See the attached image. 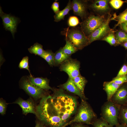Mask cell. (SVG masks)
I'll return each instance as SVG.
<instances>
[{
    "mask_svg": "<svg viewBox=\"0 0 127 127\" xmlns=\"http://www.w3.org/2000/svg\"><path fill=\"white\" fill-rule=\"evenodd\" d=\"M119 119L127 126V106L125 105L120 106Z\"/></svg>",
    "mask_w": 127,
    "mask_h": 127,
    "instance_id": "cb8c5ba5",
    "label": "cell"
},
{
    "mask_svg": "<svg viewBox=\"0 0 127 127\" xmlns=\"http://www.w3.org/2000/svg\"><path fill=\"white\" fill-rule=\"evenodd\" d=\"M29 52L31 54L38 55L40 56L44 51L42 46L38 43H36L30 48L28 49Z\"/></svg>",
    "mask_w": 127,
    "mask_h": 127,
    "instance_id": "7402d4cb",
    "label": "cell"
},
{
    "mask_svg": "<svg viewBox=\"0 0 127 127\" xmlns=\"http://www.w3.org/2000/svg\"><path fill=\"white\" fill-rule=\"evenodd\" d=\"M62 86L64 89L79 96L82 100L86 99V98L82 94L75 86L73 79L69 78L67 81Z\"/></svg>",
    "mask_w": 127,
    "mask_h": 127,
    "instance_id": "9a60e30c",
    "label": "cell"
},
{
    "mask_svg": "<svg viewBox=\"0 0 127 127\" xmlns=\"http://www.w3.org/2000/svg\"><path fill=\"white\" fill-rule=\"evenodd\" d=\"M51 7L54 12L56 13L60 11L59 2L56 0L53 3Z\"/></svg>",
    "mask_w": 127,
    "mask_h": 127,
    "instance_id": "836d02e7",
    "label": "cell"
},
{
    "mask_svg": "<svg viewBox=\"0 0 127 127\" xmlns=\"http://www.w3.org/2000/svg\"><path fill=\"white\" fill-rule=\"evenodd\" d=\"M110 0H95L88 5V7L97 15L103 16L110 14L111 9L109 5Z\"/></svg>",
    "mask_w": 127,
    "mask_h": 127,
    "instance_id": "9c48e42d",
    "label": "cell"
},
{
    "mask_svg": "<svg viewBox=\"0 0 127 127\" xmlns=\"http://www.w3.org/2000/svg\"><path fill=\"white\" fill-rule=\"evenodd\" d=\"M72 9L74 14L83 19L87 18L88 8L87 1L73 0L72 1Z\"/></svg>",
    "mask_w": 127,
    "mask_h": 127,
    "instance_id": "8fae6325",
    "label": "cell"
},
{
    "mask_svg": "<svg viewBox=\"0 0 127 127\" xmlns=\"http://www.w3.org/2000/svg\"><path fill=\"white\" fill-rule=\"evenodd\" d=\"M115 35L118 44L127 42V33L122 30L115 31Z\"/></svg>",
    "mask_w": 127,
    "mask_h": 127,
    "instance_id": "603a6c76",
    "label": "cell"
},
{
    "mask_svg": "<svg viewBox=\"0 0 127 127\" xmlns=\"http://www.w3.org/2000/svg\"><path fill=\"white\" fill-rule=\"evenodd\" d=\"M115 20L118 21L117 24L115 25L114 28L119 25L121 23L127 21V9L120 13L118 15H116Z\"/></svg>",
    "mask_w": 127,
    "mask_h": 127,
    "instance_id": "d4e9b609",
    "label": "cell"
},
{
    "mask_svg": "<svg viewBox=\"0 0 127 127\" xmlns=\"http://www.w3.org/2000/svg\"><path fill=\"white\" fill-rule=\"evenodd\" d=\"M127 1L121 0H110L109 3L113 8L118 9L121 7L124 3Z\"/></svg>",
    "mask_w": 127,
    "mask_h": 127,
    "instance_id": "f1b7e54d",
    "label": "cell"
},
{
    "mask_svg": "<svg viewBox=\"0 0 127 127\" xmlns=\"http://www.w3.org/2000/svg\"><path fill=\"white\" fill-rule=\"evenodd\" d=\"M0 16L2 18L4 28L6 30H8L12 33L13 38L16 31L18 19L10 14L4 13L0 7Z\"/></svg>",
    "mask_w": 127,
    "mask_h": 127,
    "instance_id": "30bf717a",
    "label": "cell"
},
{
    "mask_svg": "<svg viewBox=\"0 0 127 127\" xmlns=\"http://www.w3.org/2000/svg\"><path fill=\"white\" fill-rule=\"evenodd\" d=\"M77 106L75 98L62 89L56 90L52 95L42 97L36 108V115L50 127H65Z\"/></svg>",
    "mask_w": 127,
    "mask_h": 127,
    "instance_id": "6da1fadb",
    "label": "cell"
},
{
    "mask_svg": "<svg viewBox=\"0 0 127 127\" xmlns=\"http://www.w3.org/2000/svg\"><path fill=\"white\" fill-rule=\"evenodd\" d=\"M121 85L110 82L104 83V89L107 93V101L110 100L112 96Z\"/></svg>",
    "mask_w": 127,
    "mask_h": 127,
    "instance_id": "2e32d148",
    "label": "cell"
},
{
    "mask_svg": "<svg viewBox=\"0 0 127 127\" xmlns=\"http://www.w3.org/2000/svg\"><path fill=\"white\" fill-rule=\"evenodd\" d=\"M116 15V14H114L113 17H112L110 14H108L106 22L87 37L89 44L95 40H102L110 33L115 32V31L110 28L109 24L111 20H115Z\"/></svg>",
    "mask_w": 127,
    "mask_h": 127,
    "instance_id": "8992f818",
    "label": "cell"
},
{
    "mask_svg": "<svg viewBox=\"0 0 127 127\" xmlns=\"http://www.w3.org/2000/svg\"><path fill=\"white\" fill-rule=\"evenodd\" d=\"M28 57L26 56L24 57L20 62L18 67L20 69H25L29 72L30 76H32L30 73L28 64Z\"/></svg>",
    "mask_w": 127,
    "mask_h": 127,
    "instance_id": "83f0119b",
    "label": "cell"
},
{
    "mask_svg": "<svg viewBox=\"0 0 127 127\" xmlns=\"http://www.w3.org/2000/svg\"><path fill=\"white\" fill-rule=\"evenodd\" d=\"M96 117V114L87 103L82 99L76 115L67 123V126L74 123L90 124L92 120Z\"/></svg>",
    "mask_w": 127,
    "mask_h": 127,
    "instance_id": "277c9868",
    "label": "cell"
},
{
    "mask_svg": "<svg viewBox=\"0 0 127 127\" xmlns=\"http://www.w3.org/2000/svg\"><path fill=\"white\" fill-rule=\"evenodd\" d=\"M93 125L94 127H113L101 117L95 121Z\"/></svg>",
    "mask_w": 127,
    "mask_h": 127,
    "instance_id": "4316f807",
    "label": "cell"
},
{
    "mask_svg": "<svg viewBox=\"0 0 127 127\" xmlns=\"http://www.w3.org/2000/svg\"><path fill=\"white\" fill-rule=\"evenodd\" d=\"M119 25L122 30L127 33V21L121 23Z\"/></svg>",
    "mask_w": 127,
    "mask_h": 127,
    "instance_id": "e575fe53",
    "label": "cell"
},
{
    "mask_svg": "<svg viewBox=\"0 0 127 127\" xmlns=\"http://www.w3.org/2000/svg\"><path fill=\"white\" fill-rule=\"evenodd\" d=\"M127 74V66L125 64L123 65L120 70L116 77H119L125 76Z\"/></svg>",
    "mask_w": 127,
    "mask_h": 127,
    "instance_id": "1f68e13d",
    "label": "cell"
},
{
    "mask_svg": "<svg viewBox=\"0 0 127 127\" xmlns=\"http://www.w3.org/2000/svg\"><path fill=\"white\" fill-rule=\"evenodd\" d=\"M123 46L127 49V42L124 43L122 44Z\"/></svg>",
    "mask_w": 127,
    "mask_h": 127,
    "instance_id": "74e56055",
    "label": "cell"
},
{
    "mask_svg": "<svg viewBox=\"0 0 127 127\" xmlns=\"http://www.w3.org/2000/svg\"><path fill=\"white\" fill-rule=\"evenodd\" d=\"M126 9H127V8Z\"/></svg>",
    "mask_w": 127,
    "mask_h": 127,
    "instance_id": "ab89813d",
    "label": "cell"
},
{
    "mask_svg": "<svg viewBox=\"0 0 127 127\" xmlns=\"http://www.w3.org/2000/svg\"><path fill=\"white\" fill-rule=\"evenodd\" d=\"M105 16L90 15L80 23V28L87 37L106 21Z\"/></svg>",
    "mask_w": 127,
    "mask_h": 127,
    "instance_id": "5b68a950",
    "label": "cell"
},
{
    "mask_svg": "<svg viewBox=\"0 0 127 127\" xmlns=\"http://www.w3.org/2000/svg\"><path fill=\"white\" fill-rule=\"evenodd\" d=\"M14 103L18 104L20 106L24 114L26 115L30 113L36 115L35 105L31 99L25 100L20 98Z\"/></svg>",
    "mask_w": 127,
    "mask_h": 127,
    "instance_id": "4fadbf2b",
    "label": "cell"
},
{
    "mask_svg": "<svg viewBox=\"0 0 127 127\" xmlns=\"http://www.w3.org/2000/svg\"><path fill=\"white\" fill-rule=\"evenodd\" d=\"M20 83L22 88L34 98L38 99L43 97V90L32 83L28 76L23 77L20 80Z\"/></svg>",
    "mask_w": 127,
    "mask_h": 127,
    "instance_id": "ba28073f",
    "label": "cell"
},
{
    "mask_svg": "<svg viewBox=\"0 0 127 127\" xmlns=\"http://www.w3.org/2000/svg\"><path fill=\"white\" fill-rule=\"evenodd\" d=\"M80 63L78 61L70 58L60 64V69L66 72L69 78L73 79L80 75Z\"/></svg>",
    "mask_w": 127,
    "mask_h": 127,
    "instance_id": "52a82bcc",
    "label": "cell"
},
{
    "mask_svg": "<svg viewBox=\"0 0 127 127\" xmlns=\"http://www.w3.org/2000/svg\"><path fill=\"white\" fill-rule=\"evenodd\" d=\"M54 55L50 50H44V52L40 56L45 60L51 66L54 65Z\"/></svg>",
    "mask_w": 127,
    "mask_h": 127,
    "instance_id": "44dd1931",
    "label": "cell"
},
{
    "mask_svg": "<svg viewBox=\"0 0 127 127\" xmlns=\"http://www.w3.org/2000/svg\"><path fill=\"white\" fill-rule=\"evenodd\" d=\"M71 10L72 2L69 0L66 7L62 10L59 11L54 15V21L58 22L64 20L65 16Z\"/></svg>",
    "mask_w": 127,
    "mask_h": 127,
    "instance_id": "e0dca14e",
    "label": "cell"
},
{
    "mask_svg": "<svg viewBox=\"0 0 127 127\" xmlns=\"http://www.w3.org/2000/svg\"><path fill=\"white\" fill-rule=\"evenodd\" d=\"M114 103L119 106L127 103V87L121 86L118 89L110 100Z\"/></svg>",
    "mask_w": 127,
    "mask_h": 127,
    "instance_id": "7c38bea8",
    "label": "cell"
},
{
    "mask_svg": "<svg viewBox=\"0 0 127 127\" xmlns=\"http://www.w3.org/2000/svg\"><path fill=\"white\" fill-rule=\"evenodd\" d=\"M30 82L39 88L43 90H52L49 85V80L46 78L33 77L32 76H28Z\"/></svg>",
    "mask_w": 127,
    "mask_h": 127,
    "instance_id": "5bb4252c",
    "label": "cell"
},
{
    "mask_svg": "<svg viewBox=\"0 0 127 127\" xmlns=\"http://www.w3.org/2000/svg\"><path fill=\"white\" fill-rule=\"evenodd\" d=\"M116 126V127H127V126L123 124H118Z\"/></svg>",
    "mask_w": 127,
    "mask_h": 127,
    "instance_id": "f35d334b",
    "label": "cell"
},
{
    "mask_svg": "<svg viewBox=\"0 0 127 127\" xmlns=\"http://www.w3.org/2000/svg\"><path fill=\"white\" fill-rule=\"evenodd\" d=\"M116 84L122 85L123 83L127 82V75L119 77H115L110 81Z\"/></svg>",
    "mask_w": 127,
    "mask_h": 127,
    "instance_id": "4dcf8cb0",
    "label": "cell"
},
{
    "mask_svg": "<svg viewBox=\"0 0 127 127\" xmlns=\"http://www.w3.org/2000/svg\"><path fill=\"white\" fill-rule=\"evenodd\" d=\"M35 127H44L42 124L39 122H36Z\"/></svg>",
    "mask_w": 127,
    "mask_h": 127,
    "instance_id": "8d00e7d4",
    "label": "cell"
},
{
    "mask_svg": "<svg viewBox=\"0 0 127 127\" xmlns=\"http://www.w3.org/2000/svg\"><path fill=\"white\" fill-rule=\"evenodd\" d=\"M73 79L74 83L80 92L83 95L85 96L84 89L87 82L85 78L80 75Z\"/></svg>",
    "mask_w": 127,
    "mask_h": 127,
    "instance_id": "d6986e66",
    "label": "cell"
},
{
    "mask_svg": "<svg viewBox=\"0 0 127 127\" xmlns=\"http://www.w3.org/2000/svg\"><path fill=\"white\" fill-rule=\"evenodd\" d=\"M120 106L111 100L107 101L101 107V117L112 126H117L119 124Z\"/></svg>",
    "mask_w": 127,
    "mask_h": 127,
    "instance_id": "7a4b0ae2",
    "label": "cell"
},
{
    "mask_svg": "<svg viewBox=\"0 0 127 127\" xmlns=\"http://www.w3.org/2000/svg\"><path fill=\"white\" fill-rule=\"evenodd\" d=\"M115 32L110 33L103 38L102 40L106 41L111 45L118 44L115 37Z\"/></svg>",
    "mask_w": 127,
    "mask_h": 127,
    "instance_id": "484cf974",
    "label": "cell"
},
{
    "mask_svg": "<svg viewBox=\"0 0 127 127\" xmlns=\"http://www.w3.org/2000/svg\"><path fill=\"white\" fill-rule=\"evenodd\" d=\"M66 44L62 48L64 52L66 55L70 56L71 55L78 50L75 47L72 43L66 37Z\"/></svg>",
    "mask_w": 127,
    "mask_h": 127,
    "instance_id": "ffe728a7",
    "label": "cell"
},
{
    "mask_svg": "<svg viewBox=\"0 0 127 127\" xmlns=\"http://www.w3.org/2000/svg\"><path fill=\"white\" fill-rule=\"evenodd\" d=\"M70 57L64 52L62 48H60L54 53V65L61 64Z\"/></svg>",
    "mask_w": 127,
    "mask_h": 127,
    "instance_id": "ac0fdd59",
    "label": "cell"
},
{
    "mask_svg": "<svg viewBox=\"0 0 127 127\" xmlns=\"http://www.w3.org/2000/svg\"><path fill=\"white\" fill-rule=\"evenodd\" d=\"M79 23L78 18L75 16H70L68 21V24L70 27H74Z\"/></svg>",
    "mask_w": 127,
    "mask_h": 127,
    "instance_id": "f546056e",
    "label": "cell"
},
{
    "mask_svg": "<svg viewBox=\"0 0 127 127\" xmlns=\"http://www.w3.org/2000/svg\"><path fill=\"white\" fill-rule=\"evenodd\" d=\"M7 103L3 100L0 99V113L2 115H4L6 111Z\"/></svg>",
    "mask_w": 127,
    "mask_h": 127,
    "instance_id": "d6a6232c",
    "label": "cell"
},
{
    "mask_svg": "<svg viewBox=\"0 0 127 127\" xmlns=\"http://www.w3.org/2000/svg\"><path fill=\"white\" fill-rule=\"evenodd\" d=\"M66 37L78 50H81L89 44V41L81 28L74 27L65 29L62 33Z\"/></svg>",
    "mask_w": 127,
    "mask_h": 127,
    "instance_id": "3957f363",
    "label": "cell"
},
{
    "mask_svg": "<svg viewBox=\"0 0 127 127\" xmlns=\"http://www.w3.org/2000/svg\"><path fill=\"white\" fill-rule=\"evenodd\" d=\"M71 127H87L81 123L76 124L72 126Z\"/></svg>",
    "mask_w": 127,
    "mask_h": 127,
    "instance_id": "d590c367",
    "label": "cell"
}]
</instances>
